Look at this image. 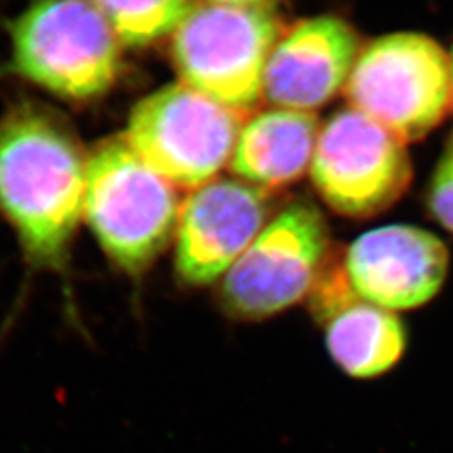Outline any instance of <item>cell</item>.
Wrapping results in <instances>:
<instances>
[{
    "instance_id": "e0dca14e",
    "label": "cell",
    "mask_w": 453,
    "mask_h": 453,
    "mask_svg": "<svg viewBox=\"0 0 453 453\" xmlns=\"http://www.w3.org/2000/svg\"><path fill=\"white\" fill-rule=\"evenodd\" d=\"M450 65H452V108H453V48L450 52Z\"/></svg>"
},
{
    "instance_id": "ba28073f",
    "label": "cell",
    "mask_w": 453,
    "mask_h": 453,
    "mask_svg": "<svg viewBox=\"0 0 453 453\" xmlns=\"http://www.w3.org/2000/svg\"><path fill=\"white\" fill-rule=\"evenodd\" d=\"M309 173L329 209L368 219L403 196L413 170L406 143L372 118L346 108L319 131Z\"/></svg>"
},
{
    "instance_id": "30bf717a",
    "label": "cell",
    "mask_w": 453,
    "mask_h": 453,
    "mask_svg": "<svg viewBox=\"0 0 453 453\" xmlns=\"http://www.w3.org/2000/svg\"><path fill=\"white\" fill-rule=\"evenodd\" d=\"M342 264L361 299L396 312L437 297L449 275L450 252L420 226H378L349 245Z\"/></svg>"
},
{
    "instance_id": "9c48e42d",
    "label": "cell",
    "mask_w": 453,
    "mask_h": 453,
    "mask_svg": "<svg viewBox=\"0 0 453 453\" xmlns=\"http://www.w3.org/2000/svg\"><path fill=\"white\" fill-rule=\"evenodd\" d=\"M267 219L264 190L242 180L215 179L192 190L175 232L180 284L200 289L217 282L257 239Z\"/></svg>"
},
{
    "instance_id": "8992f818",
    "label": "cell",
    "mask_w": 453,
    "mask_h": 453,
    "mask_svg": "<svg viewBox=\"0 0 453 453\" xmlns=\"http://www.w3.org/2000/svg\"><path fill=\"white\" fill-rule=\"evenodd\" d=\"M242 125V113L177 82L138 101L123 138L175 188L196 190L230 163Z\"/></svg>"
},
{
    "instance_id": "8fae6325",
    "label": "cell",
    "mask_w": 453,
    "mask_h": 453,
    "mask_svg": "<svg viewBox=\"0 0 453 453\" xmlns=\"http://www.w3.org/2000/svg\"><path fill=\"white\" fill-rule=\"evenodd\" d=\"M361 52L342 19L311 17L279 37L264 76V97L274 108L312 113L346 88Z\"/></svg>"
},
{
    "instance_id": "9a60e30c",
    "label": "cell",
    "mask_w": 453,
    "mask_h": 453,
    "mask_svg": "<svg viewBox=\"0 0 453 453\" xmlns=\"http://www.w3.org/2000/svg\"><path fill=\"white\" fill-rule=\"evenodd\" d=\"M426 207L438 224L453 234V136L430 181Z\"/></svg>"
},
{
    "instance_id": "52a82bcc",
    "label": "cell",
    "mask_w": 453,
    "mask_h": 453,
    "mask_svg": "<svg viewBox=\"0 0 453 453\" xmlns=\"http://www.w3.org/2000/svg\"><path fill=\"white\" fill-rule=\"evenodd\" d=\"M329 260L323 215L297 202L262 228L217 288L222 312L237 321H262L308 297Z\"/></svg>"
},
{
    "instance_id": "7c38bea8",
    "label": "cell",
    "mask_w": 453,
    "mask_h": 453,
    "mask_svg": "<svg viewBox=\"0 0 453 453\" xmlns=\"http://www.w3.org/2000/svg\"><path fill=\"white\" fill-rule=\"evenodd\" d=\"M308 301L329 355L348 376L372 380L402 361L408 346L405 324L393 311L361 299L340 260L329 257Z\"/></svg>"
},
{
    "instance_id": "7a4b0ae2",
    "label": "cell",
    "mask_w": 453,
    "mask_h": 453,
    "mask_svg": "<svg viewBox=\"0 0 453 453\" xmlns=\"http://www.w3.org/2000/svg\"><path fill=\"white\" fill-rule=\"evenodd\" d=\"M177 188L148 166L125 138L97 146L88 158L84 219L114 265L140 277L175 237Z\"/></svg>"
},
{
    "instance_id": "6da1fadb",
    "label": "cell",
    "mask_w": 453,
    "mask_h": 453,
    "mask_svg": "<svg viewBox=\"0 0 453 453\" xmlns=\"http://www.w3.org/2000/svg\"><path fill=\"white\" fill-rule=\"evenodd\" d=\"M86 166L61 121L20 104L0 121V211L34 267L63 269L84 217Z\"/></svg>"
},
{
    "instance_id": "5bb4252c",
    "label": "cell",
    "mask_w": 453,
    "mask_h": 453,
    "mask_svg": "<svg viewBox=\"0 0 453 453\" xmlns=\"http://www.w3.org/2000/svg\"><path fill=\"white\" fill-rule=\"evenodd\" d=\"M119 42L143 48L173 35L195 7L194 0H93Z\"/></svg>"
},
{
    "instance_id": "5b68a950",
    "label": "cell",
    "mask_w": 453,
    "mask_h": 453,
    "mask_svg": "<svg viewBox=\"0 0 453 453\" xmlns=\"http://www.w3.org/2000/svg\"><path fill=\"white\" fill-rule=\"evenodd\" d=\"M277 17L262 5L195 4L172 35L180 82L243 113L264 97L269 56L279 41Z\"/></svg>"
},
{
    "instance_id": "3957f363",
    "label": "cell",
    "mask_w": 453,
    "mask_h": 453,
    "mask_svg": "<svg viewBox=\"0 0 453 453\" xmlns=\"http://www.w3.org/2000/svg\"><path fill=\"white\" fill-rule=\"evenodd\" d=\"M11 67L56 96H103L118 80L121 42L93 0H35L11 29Z\"/></svg>"
},
{
    "instance_id": "2e32d148",
    "label": "cell",
    "mask_w": 453,
    "mask_h": 453,
    "mask_svg": "<svg viewBox=\"0 0 453 453\" xmlns=\"http://www.w3.org/2000/svg\"><path fill=\"white\" fill-rule=\"evenodd\" d=\"M211 4H226V5H262L265 0H205Z\"/></svg>"
},
{
    "instance_id": "4fadbf2b",
    "label": "cell",
    "mask_w": 453,
    "mask_h": 453,
    "mask_svg": "<svg viewBox=\"0 0 453 453\" xmlns=\"http://www.w3.org/2000/svg\"><path fill=\"white\" fill-rule=\"evenodd\" d=\"M319 131L314 113L262 111L243 123L228 166L260 190L291 185L311 168Z\"/></svg>"
},
{
    "instance_id": "277c9868",
    "label": "cell",
    "mask_w": 453,
    "mask_h": 453,
    "mask_svg": "<svg viewBox=\"0 0 453 453\" xmlns=\"http://www.w3.org/2000/svg\"><path fill=\"white\" fill-rule=\"evenodd\" d=\"M344 91L349 108L403 143L417 142L452 108L450 54L425 34L381 35L361 49Z\"/></svg>"
}]
</instances>
